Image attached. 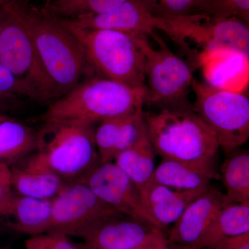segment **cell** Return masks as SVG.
<instances>
[{
  "mask_svg": "<svg viewBox=\"0 0 249 249\" xmlns=\"http://www.w3.org/2000/svg\"><path fill=\"white\" fill-rule=\"evenodd\" d=\"M93 124L45 122L34 153L21 166L49 172L66 183L79 181L100 163Z\"/></svg>",
  "mask_w": 249,
  "mask_h": 249,
  "instance_id": "6da1fadb",
  "label": "cell"
},
{
  "mask_svg": "<svg viewBox=\"0 0 249 249\" xmlns=\"http://www.w3.org/2000/svg\"><path fill=\"white\" fill-rule=\"evenodd\" d=\"M147 134L156 155L215 168L219 145L212 129L192 107L163 108L145 114Z\"/></svg>",
  "mask_w": 249,
  "mask_h": 249,
  "instance_id": "7a4b0ae2",
  "label": "cell"
},
{
  "mask_svg": "<svg viewBox=\"0 0 249 249\" xmlns=\"http://www.w3.org/2000/svg\"><path fill=\"white\" fill-rule=\"evenodd\" d=\"M145 89L107 78H93L58 98L42 115L45 122L94 124L106 119L140 112Z\"/></svg>",
  "mask_w": 249,
  "mask_h": 249,
  "instance_id": "3957f363",
  "label": "cell"
},
{
  "mask_svg": "<svg viewBox=\"0 0 249 249\" xmlns=\"http://www.w3.org/2000/svg\"><path fill=\"white\" fill-rule=\"evenodd\" d=\"M58 18L76 36L84 49L88 65L102 78L145 89L143 42L146 35L78 29Z\"/></svg>",
  "mask_w": 249,
  "mask_h": 249,
  "instance_id": "277c9868",
  "label": "cell"
},
{
  "mask_svg": "<svg viewBox=\"0 0 249 249\" xmlns=\"http://www.w3.org/2000/svg\"><path fill=\"white\" fill-rule=\"evenodd\" d=\"M29 18L36 51L58 99L80 84L89 65L84 49L58 18L43 9L29 8Z\"/></svg>",
  "mask_w": 249,
  "mask_h": 249,
  "instance_id": "5b68a950",
  "label": "cell"
},
{
  "mask_svg": "<svg viewBox=\"0 0 249 249\" xmlns=\"http://www.w3.org/2000/svg\"><path fill=\"white\" fill-rule=\"evenodd\" d=\"M0 62L30 88L35 100L55 98L53 85L41 63L29 24V7L21 0L3 6Z\"/></svg>",
  "mask_w": 249,
  "mask_h": 249,
  "instance_id": "8992f818",
  "label": "cell"
},
{
  "mask_svg": "<svg viewBox=\"0 0 249 249\" xmlns=\"http://www.w3.org/2000/svg\"><path fill=\"white\" fill-rule=\"evenodd\" d=\"M194 110L214 132L226 154L240 148L249 137V98L194 79Z\"/></svg>",
  "mask_w": 249,
  "mask_h": 249,
  "instance_id": "52a82bcc",
  "label": "cell"
},
{
  "mask_svg": "<svg viewBox=\"0 0 249 249\" xmlns=\"http://www.w3.org/2000/svg\"><path fill=\"white\" fill-rule=\"evenodd\" d=\"M160 18V31L179 45L191 40L208 53L230 54L249 60V24L238 18L216 20L201 15Z\"/></svg>",
  "mask_w": 249,
  "mask_h": 249,
  "instance_id": "ba28073f",
  "label": "cell"
},
{
  "mask_svg": "<svg viewBox=\"0 0 249 249\" xmlns=\"http://www.w3.org/2000/svg\"><path fill=\"white\" fill-rule=\"evenodd\" d=\"M160 48L155 49L147 38L143 42L145 64V103L163 108L191 107L187 96L194 77L192 66L170 50L156 36Z\"/></svg>",
  "mask_w": 249,
  "mask_h": 249,
  "instance_id": "9c48e42d",
  "label": "cell"
},
{
  "mask_svg": "<svg viewBox=\"0 0 249 249\" xmlns=\"http://www.w3.org/2000/svg\"><path fill=\"white\" fill-rule=\"evenodd\" d=\"M118 213L101 201L86 183L81 181L67 183L52 199L49 232L82 237L100 221Z\"/></svg>",
  "mask_w": 249,
  "mask_h": 249,
  "instance_id": "30bf717a",
  "label": "cell"
},
{
  "mask_svg": "<svg viewBox=\"0 0 249 249\" xmlns=\"http://www.w3.org/2000/svg\"><path fill=\"white\" fill-rule=\"evenodd\" d=\"M163 237L150 223L118 213L95 224L82 238L85 249H141Z\"/></svg>",
  "mask_w": 249,
  "mask_h": 249,
  "instance_id": "8fae6325",
  "label": "cell"
},
{
  "mask_svg": "<svg viewBox=\"0 0 249 249\" xmlns=\"http://www.w3.org/2000/svg\"><path fill=\"white\" fill-rule=\"evenodd\" d=\"M79 181L118 212L152 224L142 206L138 187L114 161L99 163Z\"/></svg>",
  "mask_w": 249,
  "mask_h": 249,
  "instance_id": "7c38bea8",
  "label": "cell"
},
{
  "mask_svg": "<svg viewBox=\"0 0 249 249\" xmlns=\"http://www.w3.org/2000/svg\"><path fill=\"white\" fill-rule=\"evenodd\" d=\"M60 19L78 29L142 34L153 38L157 36L155 31L160 30L162 26L161 18L154 16L142 0H129L115 9L101 14L86 15L73 19Z\"/></svg>",
  "mask_w": 249,
  "mask_h": 249,
  "instance_id": "4fadbf2b",
  "label": "cell"
},
{
  "mask_svg": "<svg viewBox=\"0 0 249 249\" xmlns=\"http://www.w3.org/2000/svg\"><path fill=\"white\" fill-rule=\"evenodd\" d=\"M227 195L210 187L187 206L170 230L168 243L178 247L196 245L217 213L232 204Z\"/></svg>",
  "mask_w": 249,
  "mask_h": 249,
  "instance_id": "5bb4252c",
  "label": "cell"
},
{
  "mask_svg": "<svg viewBox=\"0 0 249 249\" xmlns=\"http://www.w3.org/2000/svg\"><path fill=\"white\" fill-rule=\"evenodd\" d=\"M207 190L178 191L152 181L140 193L142 206L152 225L163 231L175 224L187 206Z\"/></svg>",
  "mask_w": 249,
  "mask_h": 249,
  "instance_id": "9a60e30c",
  "label": "cell"
},
{
  "mask_svg": "<svg viewBox=\"0 0 249 249\" xmlns=\"http://www.w3.org/2000/svg\"><path fill=\"white\" fill-rule=\"evenodd\" d=\"M219 178L215 168L162 159L155 168L152 181L178 191H188L209 189L211 181Z\"/></svg>",
  "mask_w": 249,
  "mask_h": 249,
  "instance_id": "2e32d148",
  "label": "cell"
},
{
  "mask_svg": "<svg viewBox=\"0 0 249 249\" xmlns=\"http://www.w3.org/2000/svg\"><path fill=\"white\" fill-rule=\"evenodd\" d=\"M14 221L8 227L30 236L50 231L52 224V200L15 196L11 214Z\"/></svg>",
  "mask_w": 249,
  "mask_h": 249,
  "instance_id": "e0dca14e",
  "label": "cell"
},
{
  "mask_svg": "<svg viewBox=\"0 0 249 249\" xmlns=\"http://www.w3.org/2000/svg\"><path fill=\"white\" fill-rule=\"evenodd\" d=\"M249 232V203H232L217 213L201 238L189 247L208 248L223 239Z\"/></svg>",
  "mask_w": 249,
  "mask_h": 249,
  "instance_id": "ac0fdd59",
  "label": "cell"
},
{
  "mask_svg": "<svg viewBox=\"0 0 249 249\" xmlns=\"http://www.w3.org/2000/svg\"><path fill=\"white\" fill-rule=\"evenodd\" d=\"M11 185L17 196L52 200L67 183L53 173L31 170L21 165L11 167Z\"/></svg>",
  "mask_w": 249,
  "mask_h": 249,
  "instance_id": "d6986e66",
  "label": "cell"
},
{
  "mask_svg": "<svg viewBox=\"0 0 249 249\" xmlns=\"http://www.w3.org/2000/svg\"><path fill=\"white\" fill-rule=\"evenodd\" d=\"M155 155L148 137L133 147L118 154L114 162L141 191L152 181L156 168Z\"/></svg>",
  "mask_w": 249,
  "mask_h": 249,
  "instance_id": "ffe728a7",
  "label": "cell"
},
{
  "mask_svg": "<svg viewBox=\"0 0 249 249\" xmlns=\"http://www.w3.org/2000/svg\"><path fill=\"white\" fill-rule=\"evenodd\" d=\"M36 132L29 126L12 119L0 124V162L9 165L17 163L34 151Z\"/></svg>",
  "mask_w": 249,
  "mask_h": 249,
  "instance_id": "44dd1931",
  "label": "cell"
},
{
  "mask_svg": "<svg viewBox=\"0 0 249 249\" xmlns=\"http://www.w3.org/2000/svg\"><path fill=\"white\" fill-rule=\"evenodd\" d=\"M221 166L223 183L228 199L236 204L249 203V152L236 149Z\"/></svg>",
  "mask_w": 249,
  "mask_h": 249,
  "instance_id": "7402d4cb",
  "label": "cell"
},
{
  "mask_svg": "<svg viewBox=\"0 0 249 249\" xmlns=\"http://www.w3.org/2000/svg\"><path fill=\"white\" fill-rule=\"evenodd\" d=\"M129 0H52L44 11L55 17L73 19L86 15L107 12Z\"/></svg>",
  "mask_w": 249,
  "mask_h": 249,
  "instance_id": "603a6c76",
  "label": "cell"
},
{
  "mask_svg": "<svg viewBox=\"0 0 249 249\" xmlns=\"http://www.w3.org/2000/svg\"><path fill=\"white\" fill-rule=\"evenodd\" d=\"M154 16L181 17L199 15L209 0H142Z\"/></svg>",
  "mask_w": 249,
  "mask_h": 249,
  "instance_id": "cb8c5ba5",
  "label": "cell"
},
{
  "mask_svg": "<svg viewBox=\"0 0 249 249\" xmlns=\"http://www.w3.org/2000/svg\"><path fill=\"white\" fill-rule=\"evenodd\" d=\"M199 15L216 20L236 18L249 24V0H209Z\"/></svg>",
  "mask_w": 249,
  "mask_h": 249,
  "instance_id": "d4e9b609",
  "label": "cell"
},
{
  "mask_svg": "<svg viewBox=\"0 0 249 249\" xmlns=\"http://www.w3.org/2000/svg\"><path fill=\"white\" fill-rule=\"evenodd\" d=\"M20 96L35 100L30 88L0 62V108L1 110L9 109Z\"/></svg>",
  "mask_w": 249,
  "mask_h": 249,
  "instance_id": "484cf974",
  "label": "cell"
},
{
  "mask_svg": "<svg viewBox=\"0 0 249 249\" xmlns=\"http://www.w3.org/2000/svg\"><path fill=\"white\" fill-rule=\"evenodd\" d=\"M25 249H85L72 242L69 236L59 232H48L30 236L24 242Z\"/></svg>",
  "mask_w": 249,
  "mask_h": 249,
  "instance_id": "4316f807",
  "label": "cell"
},
{
  "mask_svg": "<svg viewBox=\"0 0 249 249\" xmlns=\"http://www.w3.org/2000/svg\"><path fill=\"white\" fill-rule=\"evenodd\" d=\"M11 185V167L0 162V215H10L15 197Z\"/></svg>",
  "mask_w": 249,
  "mask_h": 249,
  "instance_id": "83f0119b",
  "label": "cell"
},
{
  "mask_svg": "<svg viewBox=\"0 0 249 249\" xmlns=\"http://www.w3.org/2000/svg\"><path fill=\"white\" fill-rule=\"evenodd\" d=\"M206 249H249V232L223 239Z\"/></svg>",
  "mask_w": 249,
  "mask_h": 249,
  "instance_id": "f1b7e54d",
  "label": "cell"
},
{
  "mask_svg": "<svg viewBox=\"0 0 249 249\" xmlns=\"http://www.w3.org/2000/svg\"><path fill=\"white\" fill-rule=\"evenodd\" d=\"M141 249H169V247L166 237H163Z\"/></svg>",
  "mask_w": 249,
  "mask_h": 249,
  "instance_id": "f546056e",
  "label": "cell"
},
{
  "mask_svg": "<svg viewBox=\"0 0 249 249\" xmlns=\"http://www.w3.org/2000/svg\"><path fill=\"white\" fill-rule=\"evenodd\" d=\"M169 249H208L206 248H193V247H178V246L170 245L168 244Z\"/></svg>",
  "mask_w": 249,
  "mask_h": 249,
  "instance_id": "4dcf8cb0",
  "label": "cell"
},
{
  "mask_svg": "<svg viewBox=\"0 0 249 249\" xmlns=\"http://www.w3.org/2000/svg\"><path fill=\"white\" fill-rule=\"evenodd\" d=\"M4 11L3 7L0 9V34H1V29H2L3 21H4Z\"/></svg>",
  "mask_w": 249,
  "mask_h": 249,
  "instance_id": "1f68e13d",
  "label": "cell"
},
{
  "mask_svg": "<svg viewBox=\"0 0 249 249\" xmlns=\"http://www.w3.org/2000/svg\"><path fill=\"white\" fill-rule=\"evenodd\" d=\"M11 0H0V9L3 7L5 4H7Z\"/></svg>",
  "mask_w": 249,
  "mask_h": 249,
  "instance_id": "d6a6232c",
  "label": "cell"
},
{
  "mask_svg": "<svg viewBox=\"0 0 249 249\" xmlns=\"http://www.w3.org/2000/svg\"><path fill=\"white\" fill-rule=\"evenodd\" d=\"M52 1V0H46L45 7H46V6H48V5L49 4V3H50L51 1Z\"/></svg>",
  "mask_w": 249,
  "mask_h": 249,
  "instance_id": "836d02e7",
  "label": "cell"
},
{
  "mask_svg": "<svg viewBox=\"0 0 249 249\" xmlns=\"http://www.w3.org/2000/svg\"><path fill=\"white\" fill-rule=\"evenodd\" d=\"M0 249H9L3 248V247H0Z\"/></svg>",
  "mask_w": 249,
  "mask_h": 249,
  "instance_id": "e575fe53",
  "label": "cell"
},
{
  "mask_svg": "<svg viewBox=\"0 0 249 249\" xmlns=\"http://www.w3.org/2000/svg\"><path fill=\"white\" fill-rule=\"evenodd\" d=\"M1 111H2V110H1V108H0V113H1Z\"/></svg>",
  "mask_w": 249,
  "mask_h": 249,
  "instance_id": "d590c367",
  "label": "cell"
}]
</instances>
